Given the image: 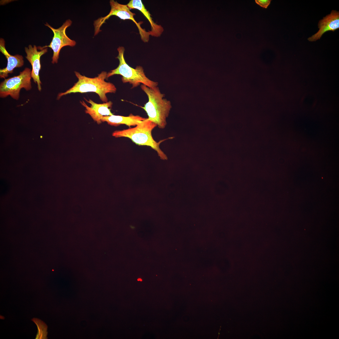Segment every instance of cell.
I'll return each mask as SVG.
<instances>
[{
  "mask_svg": "<svg viewBox=\"0 0 339 339\" xmlns=\"http://www.w3.org/2000/svg\"><path fill=\"white\" fill-rule=\"evenodd\" d=\"M74 73L78 81L65 92L59 93L57 100L60 99L64 95L72 93L92 92L97 94L102 101L107 102L108 98L106 94L115 93L116 91V88L113 83L105 81L107 78V74L105 71L102 72L97 76L93 78L82 75L76 71H75Z\"/></svg>",
  "mask_w": 339,
  "mask_h": 339,
  "instance_id": "6da1fadb",
  "label": "cell"
},
{
  "mask_svg": "<svg viewBox=\"0 0 339 339\" xmlns=\"http://www.w3.org/2000/svg\"><path fill=\"white\" fill-rule=\"evenodd\" d=\"M157 126L156 123L148 120L147 118L145 120L138 123L135 127H130L127 129L115 131L113 132L112 135L115 137H128L137 145L150 147L157 152L158 155L161 159L167 160L168 158L160 148L159 145L165 140L172 139L173 137L161 140L158 142H156L152 136V131Z\"/></svg>",
  "mask_w": 339,
  "mask_h": 339,
  "instance_id": "7a4b0ae2",
  "label": "cell"
},
{
  "mask_svg": "<svg viewBox=\"0 0 339 339\" xmlns=\"http://www.w3.org/2000/svg\"><path fill=\"white\" fill-rule=\"evenodd\" d=\"M142 89L146 94L148 101L142 107L148 116L147 119L157 125L159 128H164L166 118L171 108L170 102L163 97L158 87L149 88L144 84L141 85Z\"/></svg>",
  "mask_w": 339,
  "mask_h": 339,
  "instance_id": "3957f363",
  "label": "cell"
},
{
  "mask_svg": "<svg viewBox=\"0 0 339 339\" xmlns=\"http://www.w3.org/2000/svg\"><path fill=\"white\" fill-rule=\"evenodd\" d=\"M117 50L118 55L116 58L119 60V65L117 68L107 73V78L114 75H120L122 76V82L129 83L132 85V88L137 87L141 83L149 88L157 86L158 83L149 79L146 76L142 66H137L134 68L126 63L124 56L125 50L124 47L119 46Z\"/></svg>",
  "mask_w": 339,
  "mask_h": 339,
  "instance_id": "277c9868",
  "label": "cell"
},
{
  "mask_svg": "<svg viewBox=\"0 0 339 339\" xmlns=\"http://www.w3.org/2000/svg\"><path fill=\"white\" fill-rule=\"evenodd\" d=\"M111 7L110 10L108 15L104 17H101L94 22V35H96L101 31L100 28L105 22L106 20L112 15H115L121 19H130L133 21L137 27L141 40L144 42H148L149 40V34L148 31L141 26V22L138 23L134 18L135 13L132 12L127 4H120L116 1L111 0L110 1Z\"/></svg>",
  "mask_w": 339,
  "mask_h": 339,
  "instance_id": "5b68a950",
  "label": "cell"
},
{
  "mask_svg": "<svg viewBox=\"0 0 339 339\" xmlns=\"http://www.w3.org/2000/svg\"><path fill=\"white\" fill-rule=\"evenodd\" d=\"M31 71L30 68L25 67L19 75L5 79L0 84V97L4 98L9 95L18 100L22 88L26 91L30 90L32 88Z\"/></svg>",
  "mask_w": 339,
  "mask_h": 339,
  "instance_id": "8992f818",
  "label": "cell"
},
{
  "mask_svg": "<svg viewBox=\"0 0 339 339\" xmlns=\"http://www.w3.org/2000/svg\"><path fill=\"white\" fill-rule=\"evenodd\" d=\"M72 22L70 19L67 20L62 25L57 29H55L47 23L45 25L50 28L53 33L54 36L50 45L42 47L43 48L50 47L53 51L51 63H57L60 50L63 47L69 46L73 47L76 45V41L71 39L66 33V29L72 24Z\"/></svg>",
  "mask_w": 339,
  "mask_h": 339,
  "instance_id": "52a82bcc",
  "label": "cell"
},
{
  "mask_svg": "<svg viewBox=\"0 0 339 339\" xmlns=\"http://www.w3.org/2000/svg\"><path fill=\"white\" fill-rule=\"evenodd\" d=\"M47 51V48H43L40 46L37 47L35 45L32 46L30 45L28 47H25V51L26 54L25 57L30 63L32 67L31 77L34 82L37 83L38 90L40 91L41 90L42 84L39 76L41 67L40 57L46 53Z\"/></svg>",
  "mask_w": 339,
  "mask_h": 339,
  "instance_id": "ba28073f",
  "label": "cell"
},
{
  "mask_svg": "<svg viewBox=\"0 0 339 339\" xmlns=\"http://www.w3.org/2000/svg\"><path fill=\"white\" fill-rule=\"evenodd\" d=\"M85 101L91 105L89 106L83 100L80 101V103L85 107V113L89 114L95 121L98 124L102 122L101 119L104 116L113 115L110 111L113 103L111 101L104 102L102 104H97L90 99L87 100L84 98Z\"/></svg>",
  "mask_w": 339,
  "mask_h": 339,
  "instance_id": "9c48e42d",
  "label": "cell"
},
{
  "mask_svg": "<svg viewBox=\"0 0 339 339\" xmlns=\"http://www.w3.org/2000/svg\"><path fill=\"white\" fill-rule=\"evenodd\" d=\"M319 30L315 34L309 37L308 40L310 41H315L320 39L323 35L326 32L334 31L339 28V12L332 10L331 13L320 20L318 24Z\"/></svg>",
  "mask_w": 339,
  "mask_h": 339,
  "instance_id": "30bf717a",
  "label": "cell"
},
{
  "mask_svg": "<svg viewBox=\"0 0 339 339\" xmlns=\"http://www.w3.org/2000/svg\"><path fill=\"white\" fill-rule=\"evenodd\" d=\"M0 51L5 56L7 60V67L0 70V77L5 79L8 77L9 73L13 72L15 68L20 67L24 64L23 56L19 54L15 55H10L7 51L5 47L4 40L2 38L0 39Z\"/></svg>",
  "mask_w": 339,
  "mask_h": 339,
  "instance_id": "8fae6325",
  "label": "cell"
},
{
  "mask_svg": "<svg viewBox=\"0 0 339 339\" xmlns=\"http://www.w3.org/2000/svg\"><path fill=\"white\" fill-rule=\"evenodd\" d=\"M130 9H136L139 10L147 19L150 23L151 30L149 31V35L158 37L160 36L164 31L161 25L157 24L153 20L149 12L147 10L141 0H131L127 4Z\"/></svg>",
  "mask_w": 339,
  "mask_h": 339,
  "instance_id": "7c38bea8",
  "label": "cell"
},
{
  "mask_svg": "<svg viewBox=\"0 0 339 339\" xmlns=\"http://www.w3.org/2000/svg\"><path fill=\"white\" fill-rule=\"evenodd\" d=\"M147 119L138 115H134L131 114L127 116L114 115L104 116L102 118L101 121L106 122L108 124L115 126L125 124L130 128L131 126H136Z\"/></svg>",
  "mask_w": 339,
  "mask_h": 339,
  "instance_id": "4fadbf2b",
  "label": "cell"
},
{
  "mask_svg": "<svg viewBox=\"0 0 339 339\" xmlns=\"http://www.w3.org/2000/svg\"><path fill=\"white\" fill-rule=\"evenodd\" d=\"M256 3L261 7L266 8L270 4L271 0H255Z\"/></svg>",
  "mask_w": 339,
  "mask_h": 339,
  "instance_id": "5bb4252c",
  "label": "cell"
},
{
  "mask_svg": "<svg viewBox=\"0 0 339 339\" xmlns=\"http://www.w3.org/2000/svg\"><path fill=\"white\" fill-rule=\"evenodd\" d=\"M137 280H138V281H142V279H140V278H139V279H137Z\"/></svg>",
  "mask_w": 339,
  "mask_h": 339,
  "instance_id": "9a60e30c",
  "label": "cell"
}]
</instances>
